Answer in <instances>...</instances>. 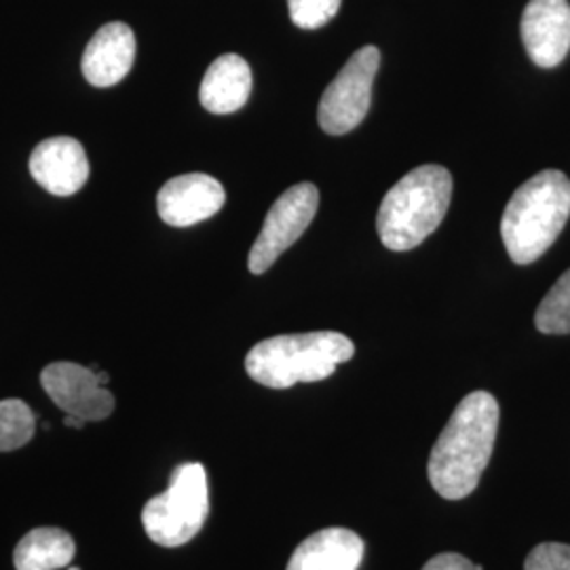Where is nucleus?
Instances as JSON below:
<instances>
[{
	"label": "nucleus",
	"instance_id": "obj_13",
	"mask_svg": "<svg viewBox=\"0 0 570 570\" xmlns=\"http://www.w3.org/2000/svg\"><path fill=\"white\" fill-rule=\"evenodd\" d=\"M364 558V541L348 529H324L296 548L287 570H357Z\"/></svg>",
	"mask_w": 570,
	"mask_h": 570
},
{
	"label": "nucleus",
	"instance_id": "obj_14",
	"mask_svg": "<svg viewBox=\"0 0 570 570\" xmlns=\"http://www.w3.org/2000/svg\"><path fill=\"white\" fill-rule=\"evenodd\" d=\"M252 94V68L235 53L212 61L205 72L199 100L212 115H230L242 110Z\"/></svg>",
	"mask_w": 570,
	"mask_h": 570
},
{
	"label": "nucleus",
	"instance_id": "obj_12",
	"mask_svg": "<svg viewBox=\"0 0 570 570\" xmlns=\"http://www.w3.org/2000/svg\"><path fill=\"white\" fill-rule=\"evenodd\" d=\"M136 61V35L122 21L102 26L82 53V77L94 87L121 82Z\"/></svg>",
	"mask_w": 570,
	"mask_h": 570
},
{
	"label": "nucleus",
	"instance_id": "obj_2",
	"mask_svg": "<svg viewBox=\"0 0 570 570\" xmlns=\"http://www.w3.org/2000/svg\"><path fill=\"white\" fill-rule=\"evenodd\" d=\"M570 216V180L546 169L522 184L501 218V237L515 265L539 261L560 237Z\"/></svg>",
	"mask_w": 570,
	"mask_h": 570
},
{
	"label": "nucleus",
	"instance_id": "obj_1",
	"mask_svg": "<svg viewBox=\"0 0 570 570\" xmlns=\"http://www.w3.org/2000/svg\"><path fill=\"white\" fill-rule=\"evenodd\" d=\"M499 429V402L489 391H473L456 406L429 456V482L433 490L461 501L480 484L489 468Z\"/></svg>",
	"mask_w": 570,
	"mask_h": 570
},
{
	"label": "nucleus",
	"instance_id": "obj_11",
	"mask_svg": "<svg viewBox=\"0 0 570 570\" xmlns=\"http://www.w3.org/2000/svg\"><path fill=\"white\" fill-rule=\"evenodd\" d=\"M30 174L47 193L70 197L79 193L89 178L87 153L75 138H49L32 150Z\"/></svg>",
	"mask_w": 570,
	"mask_h": 570
},
{
	"label": "nucleus",
	"instance_id": "obj_23",
	"mask_svg": "<svg viewBox=\"0 0 570 570\" xmlns=\"http://www.w3.org/2000/svg\"><path fill=\"white\" fill-rule=\"evenodd\" d=\"M70 570H79V569H70Z\"/></svg>",
	"mask_w": 570,
	"mask_h": 570
},
{
	"label": "nucleus",
	"instance_id": "obj_5",
	"mask_svg": "<svg viewBox=\"0 0 570 570\" xmlns=\"http://www.w3.org/2000/svg\"><path fill=\"white\" fill-rule=\"evenodd\" d=\"M207 513L209 497L205 468L202 463H184L174 469L164 494L144 505V530L157 546L180 548L204 529Z\"/></svg>",
	"mask_w": 570,
	"mask_h": 570
},
{
	"label": "nucleus",
	"instance_id": "obj_10",
	"mask_svg": "<svg viewBox=\"0 0 570 570\" xmlns=\"http://www.w3.org/2000/svg\"><path fill=\"white\" fill-rule=\"evenodd\" d=\"M520 28L527 53L537 66L556 68L569 56V0H530Z\"/></svg>",
	"mask_w": 570,
	"mask_h": 570
},
{
	"label": "nucleus",
	"instance_id": "obj_4",
	"mask_svg": "<svg viewBox=\"0 0 570 570\" xmlns=\"http://www.w3.org/2000/svg\"><path fill=\"white\" fill-rule=\"evenodd\" d=\"M452 197V176L442 165H421L395 184L376 216L383 245L407 252L442 225Z\"/></svg>",
	"mask_w": 570,
	"mask_h": 570
},
{
	"label": "nucleus",
	"instance_id": "obj_9",
	"mask_svg": "<svg viewBox=\"0 0 570 570\" xmlns=\"http://www.w3.org/2000/svg\"><path fill=\"white\" fill-rule=\"evenodd\" d=\"M226 202L225 186L207 174L176 176L157 195L165 225L186 228L216 216Z\"/></svg>",
	"mask_w": 570,
	"mask_h": 570
},
{
	"label": "nucleus",
	"instance_id": "obj_7",
	"mask_svg": "<svg viewBox=\"0 0 570 570\" xmlns=\"http://www.w3.org/2000/svg\"><path fill=\"white\" fill-rule=\"evenodd\" d=\"M320 207V190L311 183L296 184L271 205L265 225L252 245L247 266L254 275H263L277 258L296 244L313 223Z\"/></svg>",
	"mask_w": 570,
	"mask_h": 570
},
{
	"label": "nucleus",
	"instance_id": "obj_21",
	"mask_svg": "<svg viewBox=\"0 0 570 570\" xmlns=\"http://www.w3.org/2000/svg\"><path fill=\"white\" fill-rule=\"evenodd\" d=\"M63 423H66L68 428L82 429L85 428V423H87V421H82V419H79V416H72V414H66Z\"/></svg>",
	"mask_w": 570,
	"mask_h": 570
},
{
	"label": "nucleus",
	"instance_id": "obj_8",
	"mask_svg": "<svg viewBox=\"0 0 570 570\" xmlns=\"http://www.w3.org/2000/svg\"><path fill=\"white\" fill-rule=\"evenodd\" d=\"M41 385L53 404L82 421H104L115 410V395L98 381V372L72 362H56L41 372Z\"/></svg>",
	"mask_w": 570,
	"mask_h": 570
},
{
	"label": "nucleus",
	"instance_id": "obj_15",
	"mask_svg": "<svg viewBox=\"0 0 570 570\" xmlns=\"http://www.w3.org/2000/svg\"><path fill=\"white\" fill-rule=\"evenodd\" d=\"M75 558V541L61 529L30 530L13 551L18 570L66 569Z\"/></svg>",
	"mask_w": 570,
	"mask_h": 570
},
{
	"label": "nucleus",
	"instance_id": "obj_22",
	"mask_svg": "<svg viewBox=\"0 0 570 570\" xmlns=\"http://www.w3.org/2000/svg\"><path fill=\"white\" fill-rule=\"evenodd\" d=\"M98 381L102 383L104 387L108 385V381H110V376H108V372H98Z\"/></svg>",
	"mask_w": 570,
	"mask_h": 570
},
{
	"label": "nucleus",
	"instance_id": "obj_18",
	"mask_svg": "<svg viewBox=\"0 0 570 570\" xmlns=\"http://www.w3.org/2000/svg\"><path fill=\"white\" fill-rule=\"evenodd\" d=\"M289 18L303 30H317L334 20L343 0H287Z\"/></svg>",
	"mask_w": 570,
	"mask_h": 570
},
{
	"label": "nucleus",
	"instance_id": "obj_20",
	"mask_svg": "<svg viewBox=\"0 0 570 570\" xmlns=\"http://www.w3.org/2000/svg\"><path fill=\"white\" fill-rule=\"evenodd\" d=\"M423 570H475V567L461 553H438Z\"/></svg>",
	"mask_w": 570,
	"mask_h": 570
},
{
	"label": "nucleus",
	"instance_id": "obj_17",
	"mask_svg": "<svg viewBox=\"0 0 570 570\" xmlns=\"http://www.w3.org/2000/svg\"><path fill=\"white\" fill-rule=\"evenodd\" d=\"M534 326L543 334H570V268L541 301Z\"/></svg>",
	"mask_w": 570,
	"mask_h": 570
},
{
	"label": "nucleus",
	"instance_id": "obj_19",
	"mask_svg": "<svg viewBox=\"0 0 570 570\" xmlns=\"http://www.w3.org/2000/svg\"><path fill=\"white\" fill-rule=\"evenodd\" d=\"M524 570H570V546L541 543L530 551Z\"/></svg>",
	"mask_w": 570,
	"mask_h": 570
},
{
	"label": "nucleus",
	"instance_id": "obj_16",
	"mask_svg": "<svg viewBox=\"0 0 570 570\" xmlns=\"http://www.w3.org/2000/svg\"><path fill=\"white\" fill-rule=\"evenodd\" d=\"M37 416L32 407L21 400L0 402V452L26 446L35 438Z\"/></svg>",
	"mask_w": 570,
	"mask_h": 570
},
{
	"label": "nucleus",
	"instance_id": "obj_6",
	"mask_svg": "<svg viewBox=\"0 0 570 570\" xmlns=\"http://www.w3.org/2000/svg\"><path fill=\"white\" fill-rule=\"evenodd\" d=\"M379 66L381 51L374 45H366L348 58L345 68L327 85L317 110V119L326 134L343 136L366 119Z\"/></svg>",
	"mask_w": 570,
	"mask_h": 570
},
{
	"label": "nucleus",
	"instance_id": "obj_3",
	"mask_svg": "<svg viewBox=\"0 0 570 570\" xmlns=\"http://www.w3.org/2000/svg\"><path fill=\"white\" fill-rule=\"evenodd\" d=\"M355 345L341 332H308L273 336L252 346L245 370L252 381L271 389L317 383L348 362Z\"/></svg>",
	"mask_w": 570,
	"mask_h": 570
}]
</instances>
